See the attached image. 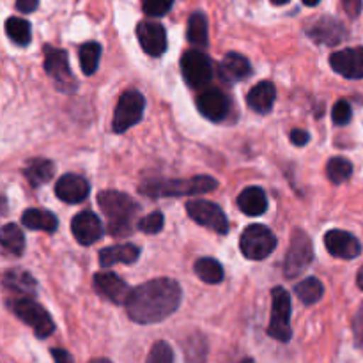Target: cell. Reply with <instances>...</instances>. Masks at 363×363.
Returning a JSON list of instances; mask_svg holds the SVG:
<instances>
[{
  "label": "cell",
  "mask_w": 363,
  "mask_h": 363,
  "mask_svg": "<svg viewBox=\"0 0 363 363\" xmlns=\"http://www.w3.org/2000/svg\"><path fill=\"white\" fill-rule=\"evenodd\" d=\"M183 291L172 279H155L142 284L128 296L126 307L131 321L138 325H156L179 308Z\"/></svg>",
  "instance_id": "1"
},
{
  "label": "cell",
  "mask_w": 363,
  "mask_h": 363,
  "mask_svg": "<svg viewBox=\"0 0 363 363\" xmlns=\"http://www.w3.org/2000/svg\"><path fill=\"white\" fill-rule=\"evenodd\" d=\"M98 204L108 218V233L117 238L130 236L131 230H133L131 220L140 209L137 201L131 199L130 195L123 194V191L105 190L98 195Z\"/></svg>",
  "instance_id": "2"
},
{
  "label": "cell",
  "mask_w": 363,
  "mask_h": 363,
  "mask_svg": "<svg viewBox=\"0 0 363 363\" xmlns=\"http://www.w3.org/2000/svg\"><path fill=\"white\" fill-rule=\"evenodd\" d=\"M218 183L211 176H195L191 179H151L145 181L140 191L151 199L199 195L216 190Z\"/></svg>",
  "instance_id": "3"
},
{
  "label": "cell",
  "mask_w": 363,
  "mask_h": 363,
  "mask_svg": "<svg viewBox=\"0 0 363 363\" xmlns=\"http://www.w3.org/2000/svg\"><path fill=\"white\" fill-rule=\"evenodd\" d=\"M7 305L13 311V314L18 319L30 326L34 330L38 339H48L53 332H55V325H53L52 318L48 312L34 300V296H18L9 298Z\"/></svg>",
  "instance_id": "4"
},
{
  "label": "cell",
  "mask_w": 363,
  "mask_h": 363,
  "mask_svg": "<svg viewBox=\"0 0 363 363\" xmlns=\"http://www.w3.org/2000/svg\"><path fill=\"white\" fill-rule=\"evenodd\" d=\"M277 247V238L266 225L261 223H252L243 230L240 238V248L243 255L252 261H262Z\"/></svg>",
  "instance_id": "5"
},
{
  "label": "cell",
  "mask_w": 363,
  "mask_h": 363,
  "mask_svg": "<svg viewBox=\"0 0 363 363\" xmlns=\"http://www.w3.org/2000/svg\"><path fill=\"white\" fill-rule=\"evenodd\" d=\"M272 319H269L266 333L272 339L279 340V342H289L291 337H293V330H291V296L282 287H275L272 291Z\"/></svg>",
  "instance_id": "6"
},
{
  "label": "cell",
  "mask_w": 363,
  "mask_h": 363,
  "mask_svg": "<svg viewBox=\"0 0 363 363\" xmlns=\"http://www.w3.org/2000/svg\"><path fill=\"white\" fill-rule=\"evenodd\" d=\"M314 261V247L307 233L296 229L291 238L289 250H287L286 261H284V273L287 279H296Z\"/></svg>",
  "instance_id": "7"
},
{
  "label": "cell",
  "mask_w": 363,
  "mask_h": 363,
  "mask_svg": "<svg viewBox=\"0 0 363 363\" xmlns=\"http://www.w3.org/2000/svg\"><path fill=\"white\" fill-rule=\"evenodd\" d=\"M145 99L138 91H126L117 103L116 113L112 119V130L116 133H124L126 130L138 124L144 117Z\"/></svg>",
  "instance_id": "8"
},
{
  "label": "cell",
  "mask_w": 363,
  "mask_h": 363,
  "mask_svg": "<svg viewBox=\"0 0 363 363\" xmlns=\"http://www.w3.org/2000/svg\"><path fill=\"white\" fill-rule=\"evenodd\" d=\"M186 211L188 216L194 222H197L199 225L206 227V229L213 230L216 234H222V236L229 233V220H227L225 213L215 202L194 199V201L186 202Z\"/></svg>",
  "instance_id": "9"
},
{
  "label": "cell",
  "mask_w": 363,
  "mask_h": 363,
  "mask_svg": "<svg viewBox=\"0 0 363 363\" xmlns=\"http://www.w3.org/2000/svg\"><path fill=\"white\" fill-rule=\"evenodd\" d=\"M45 71L60 92H73L77 80L67 64V53L55 46H45Z\"/></svg>",
  "instance_id": "10"
},
{
  "label": "cell",
  "mask_w": 363,
  "mask_h": 363,
  "mask_svg": "<svg viewBox=\"0 0 363 363\" xmlns=\"http://www.w3.org/2000/svg\"><path fill=\"white\" fill-rule=\"evenodd\" d=\"M181 73L190 87H206L213 78V62L206 53L190 50L181 59Z\"/></svg>",
  "instance_id": "11"
},
{
  "label": "cell",
  "mask_w": 363,
  "mask_h": 363,
  "mask_svg": "<svg viewBox=\"0 0 363 363\" xmlns=\"http://www.w3.org/2000/svg\"><path fill=\"white\" fill-rule=\"evenodd\" d=\"M333 71L340 77L350 78V80H360L363 78V48H346L332 53L330 57Z\"/></svg>",
  "instance_id": "12"
},
{
  "label": "cell",
  "mask_w": 363,
  "mask_h": 363,
  "mask_svg": "<svg viewBox=\"0 0 363 363\" xmlns=\"http://www.w3.org/2000/svg\"><path fill=\"white\" fill-rule=\"evenodd\" d=\"M197 108L201 110V113L206 119L218 123V121L225 119L227 113H229L230 99L218 87L206 89V91L199 94Z\"/></svg>",
  "instance_id": "13"
},
{
  "label": "cell",
  "mask_w": 363,
  "mask_h": 363,
  "mask_svg": "<svg viewBox=\"0 0 363 363\" xmlns=\"http://www.w3.org/2000/svg\"><path fill=\"white\" fill-rule=\"evenodd\" d=\"M137 38L142 50L151 57H162L167 50V32L156 21H140L137 25Z\"/></svg>",
  "instance_id": "14"
},
{
  "label": "cell",
  "mask_w": 363,
  "mask_h": 363,
  "mask_svg": "<svg viewBox=\"0 0 363 363\" xmlns=\"http://www.w3.org/2000/svg\"><path fill=\"white\" fill-rule=\"evenodd\" d=\"M307 34L319 45L335 46L347 38V28L332 16H323L308 27Z\"/></svg>",
  "instance_id": "15"
},
{
  "label": "cell",
  "mask_w": 363,
  "mask_h": 363,
  "mask_svg": "<svg viewBox=\"0 0 363 363\" xmlns=\"http://www.w3.org/2000/svg\"><path fill=\"white\" fill-rule=\"evenodd\" d=\"M325 245L333 257L339 259H357L362 252V245L357 238L346 230L333 229L325 234Z\"/></svg>",
  "instance_id": "16"
},
{
  "label": "cell",
  "mask_w": 363,
  "mask_h": 363,
  "mask_svg": "<svg viewBox=\"0 0 363 363\" xmlns=\"http://www.w3.org/2000/svg\"><path fill=\"white\" fill-rule=\"evenodd\" d=\"M94 289L101 294L103 298H106L108 301L117 305L126 303L128 296H130V287L126 286L123 279L119 275L112 272H103L96 273L94 275Z\"/></svg>",
  "instance_id": "17"
},
{
  "label": "cell",
  "mask_w": 363,
  "mask_h": 363,
  "mask_svg": "<svg viewBox=\"0 0 363 363\" xmlns=\"http://www.w3.org/2000/svg\"><path fill=\"white\" fill-rule=\"evenodd\" d=\"M71 230H73V236L77 238L78 243L84 245V247L96 243L103 234L101 222L92 211L78 213L71 222Z\"/></svg>",
  "instance_id": "18"
},
{
  "label": "cell",
  "mask_w": 363,
  "mask_h": 363,
  "mask_svg": "<svg viewBox=\"0 0 363 363\" xmlns=\"http://www.w3.org/2000/svg\"><path fill=\"white\" fill-rule=\"evenodd\" d=\"M91 186L78 174H66L55 184V195L67 204H80L87 199Z\"/></svg>",
  "instance_id": "19"
},
{
  "label": "cell",
  "mask_w": 363,
  "mask_h": 363,
  "mask_svg": "<svg viewBox=\"0 0 363 363\" xmlns=\"http://www.w3.org/2000/svg\"><path fill=\"white\" fill-rule=\"evenodd\" d=\"M250 73L252 66L250 62H248V59L236 52L227 53L218 66L220 78H222L223 82H227V84H236V82L247 78Z\"/></svg>",
  "instance_id": "20"
},
{
  "label": "cell",
  "mask_w": 363,
  "mask_h": 363,
  "mask_svg": "<svg viewBox=\"0 0 363 363\" xmlns=\"http://www.w3.org/2000/svg\"><path fill=\"white\" fill-rule=\"evenodd\" d=\"M2 284L7 293L11 294V298L34 296L35 291H38V284H35L34 277L30 273L23 272V269H9L4 275Z\"/></svg>",
  "instance_id": "21"
},
{
  "label": "cell",
  "mask_w": 363,
  "mask_h": 363,
  "mask_svg": "<svg viewBox=\"0 0 363 363\" xmlns=\"http://www.w3.org/2000/svg\"><path fill=\"white\" fill-rule=\"evenodd\" d=\"M140 257V250L135 245H113V247H106L99 252V264L103 268H108L113 264H133L137 259Z\"/></svg>",
  "instance_id": "22"
},
{
  "label": "cell",
  "mask_w": 363,
  "mask_h": 363,
  "mask_svg": "<svg viewBox=\"0 0 363 363\" xmlns=\"http://www.w3.org/2000/svg\"><path fill=\"white\" fill-rule=\"evenodd\" d=\"M277 89L272 82L262 80L259 82L255 87L250 89L247 96V103L254 112L257 113H268L273 108V103H275Z\"/></svg>",
  "instance_id": "23"
},
{
  "label": "cell",
  "mask_w": 363,
  "mask_h": 363,
  "mask_svg": "<svg viewBox=\"0 0 363 363\" xmlns=\"http://www.w3.org/2000/svg\"><path fill=\"white\" fill-rule=\"evenodd\" d=\"M238 206L248 216H259L268 209V197L259 186H248L238 197Z\"/></svg>",
  "instance_id": "24"
},
{
  "label": "cell",
  "mask_w": 363,
  "mask_h": 363,
  "mask_svg": "<svg viewBox=\"0 0 363 363\" xmlns=\"http://www.w3.org/2000/svg\"><path fill=\"white\" fill-rule=\"evenodd\" d=\"M21 223H23L27 229L32 230H43V233H55L57 227H59V220L53 213L46 211V209H38L32 208L21 215Z\"/></svg>",
  "instance_id": "25"
},
{
  "label": "cell",
  "mask_w": 363,
  "mask_h": 363,
  "mask_svg": "<svg viewBox=\"0 0 363 363\" xmlns=\"http://www.w3.org/2000/svg\"><path fill=\"white\" fill-rule=\"evenodd\" d=\"M53 172H55V167L46 158H32L23 167V176L32 186L46 184L53 177Z\"/></svg>",
  "instance_id": "26"
},
{
  "label": "cell",
  "mask_w": 363,
  "mask_h": 363,
  "mask_svg": "<svg viewBox=\"0 0 363 363\" xmlns=\"http://www.w3.org/2000/svg\"><path fill=\"white\" fill-rule=\"evenodd\" d=\"M0 247L13 255H21L25 250V236L16 223L0 227Z\"/></svg>",
  "instance_id": "27"
},
{
  "label": "cell",
  "mask_w": 363,
  "mask_h": 363,
  "mask_svg": "<svg viewBox=\"0 0 363 363\" xmlns=\"http://www.w3.org/2000/svg\"><path fill=\"white\" fill-rule=\"evenodd\" d=\"M186 35H188V41H190L194 46H197V48H204V46H208L209 34H208V18H206V14L202 13L191 14L190 20H188Z\"/></svg>",
  "instance_id": "28"
},
{
  "label": "cell",
  "mask_w": 363,
  "mask_h": 363,
  "mask_svg": "<svg viewBox=\"0 0 363 363\" xmlns=\"http://www.w3.org/2000/svg\"><path fill=\"white\" fill-rule=\"evenodd\" d=\"M6 34L14 45L27 46L32 41V27L27 20L18 16L7 18L6 21Z\"/></svg>",
  "instance_id": "29"
},
{
  "label": "cell",
  "mask_w": 363,
  "mask_h": 363,
  "mask_svg": "<svg viewBox=\"0 0 363 363\" xmlns=\"http://www.w3.org/2000/svg\"><path fill=\"white\" fill-rule=\"evenodd\" d=\"M195 273H197L199 279L206 284H220L225 277L223 273L222 264H220L216 259L211 257H202L195 262Z\"/></svg>",
  "instance_id": "30"
},
{
  "label": "cell",
  "mask_w": 363,
  "mask_h": 363,
  "mask_svg": "<svg viewBox=\"0 0 363 363\" xmlns=\"http://www.w3.org/2000/svg\"><path fill=\"white\" fill-rule=\"evenodd\" d=\"M294 293H296V296L300 298L303 305H314L323 298L325 287H323V284L315 277H311V279H305L300 284H296Z\"/></svg>",
  "instance_id": "31"
},
{
  "label": "cell",
  "mask_w": 363,
  "mask_h": 363,
  "mask_svg": "<svg viewBox=\"0 0 363 363\" xmlns=\"http://www.w3.org/2000/svg\"><path fill=\"white\" fill-rule=\"evenodd\" d=\"M80 67L84 74H94L99 66V59H101V46L98 43H85L80 48Z\"/></svg>",
  "instance_id": "32"
},
{
  "label": "cell",
  "mask_w": 363,
  "mask_h": 363,
  "mask_svg": "<svg viewBox=\"0 0 363 363\" xmlns=\"http://www.w3.org/2000/svg\"><path fill=\"white\" fill-rule=\"evenodd\" d=\"M326 176L333 184H342L344 181L353 176V165H351L350 160L337 156V158L330 160L328 165H326Z\"/></svg>",
  "instance_id": "33"
},
{
  "label": "cell",
  "mask_w": 363,
  "mask_h": 363,
  "mask_svg": "<svg viewBox=\"0 0 363 363\" xmlns=\"http://www.w3.org/2000/svg\"><path fill=\"white\" fill-rule=\"evenodd\" d=\"M184 353H186V363H204L208 354V344L202 335H191L184 344Z\"/></svg>",
  "instance_id": "34"
},
{
  "label": "cell",
  "mask_w": 363,
  "mask_h": 363,
  "mask_svg": "<svg viewBox=\"0 0 363 363\" xmlns=\"http://www.w3.org/2000/svg\"><path fill=\"white\" fill-rule=\"evenodd\" d=\"M145 363H174V351L165 340H158L152 344Z\"/></svg>",
  "instance_id": "35"
},
{
  "label": "cell",
  "mask_w": 363,
  "mask_h": 363,
  "mask_svg": "<svg viewBox=\"0 0 363 363\" xmlns=\"http://www.w3.org/2000/svg\"><path fill=\"white\" fill-rule=\"evenodd\" d=\"M163 223H165L163 213L152 211L149 213L147 216H144V218H140V222H138V229L145 234H158L160 230L163 229Z\"/></svg>",
  "instance_id": "36"
},
{
  "label": "cell",
  "mask_w": 363,
  "mask_h": 363,
  "mask_svg": "<svg viewBox=\"0 0 363 363\" xmlns=\"http://www.w3.org/2000/svg\"><path fill=\"white\" fill-rule=\"evenodd\" d=\"M174 0H144L142 7H144V13L147 16L160 18L165 16L170 9H172Z\"/></svg>",
  "instance_id": "37"
},
{
  "label": "cell",
  "mask_w": 363,
  "mask_h": 363,
  "mask_svg": "<svg viewBox=\"0 0 363 363\" xmlns=\"http://www.w3.org/2000/svg\"><path fill=\"white\" fill-rule=\"evenodd\" d=\"M351 117H353V110H351V105L346 99H340V101H337L335 105H333L332 119L337 126H346L351 121Z\"/></svg>",
  "instance_id": "38"
},
{
  "label": "cell",
  "mask_w": 363,
  "mask_h": 363,
  "mask_svg": "<svg viewBox=\"0 0 363 363\" xmlns=\"http://www.w3.org/2000/svg\"><path fill=\"white\" fill-rule=\"evenodd\" d=\"M353 333H354V340H357V346L363 350V303L358 308L357 315L353 319Z\"/></svg>",
  "instance_id": "39"
},
{
  "label": "cell",
  "mask_w": 363,
  "mask_h": 363,
  "mask_svg": "<svg viewBox=\"0 0 363 363\" xmlns=\"http://www.w3.org/2000/svg\"><path fill=\"white\" fill-rule=\"evenodd\" d=\"M342 6H344V11L347 13V16L358 18L362 13L363 0H342Z\"/></svg>",
  "instance_id": "40"
},
{
  "label": "cell",
  "mask_w": 363,
  "mask_h": 363,
  "mask_svg": "<svg viewBox=\"0 0 363 363\" xmlns=\"http://www.w3.org/2000/svg\"><path fill=\"white\" fill-rule=\"evenodd\" d=\"M308 140H311V135H308V131L300 130V128H296V130L291 131V142H293L294 145H298V147H303V145H307Z\"/></svg>",
  "instance_id": "41"
},
{
  "label": "cell",
  "mask_w": 363,
  "mask_h": 363,
  "mask_svg": "<svg viewBox=\"0 0 363 363\" xmlns=\"http://www.w3.org/2000/svg\"><path fill=\"white\" fill-rule=\"evenodd\" d=\"M39 6V0H16V9L20 13H34Z\"/></svg>",
  "instance_id": "42"
},
{
  "label": "cell",
  "mask_w": 363,
  "mask_h": 363,
  "mask_svg": "<svg viewBox=\"0 0 363 363\" xmlns=\"http://www.w3.org/2000/svg\"><path fill=\"white\" fill-rule=\"evenodd\" d=\"M52 357H53V362H55V363H74L73 357H71V354L67 353L66 350H60V347H55V350H52Z\"/></svg>",
  "instance_id": "43"
},
{
  "label": "cell",
  "mask_w": 363,
  "mask_h": 363,
  "mask_svg": "<svg viewBox=\"0 0 363 363\" xmlns=\"http://www.w3.org/2000/svg\"><path fill=\"white\" fill-rule=\"evenodd\" d=\"M357 282H358V287L363 291V266L360 268V272H358V277H357Z\"/></svg>",
  "instance_id": "44"
},
{
  "label": "cell",
  "mask_w": 363,
  "mask_h": 363,
  "mask_svg": "<svg viewBox=\"0 0 363 363\" xmlns=\"http://www.w3.org/2000/svg\"><path fill=\"white\" fill-rule=\"evenodd\" d=\"M319 2H321V0H303V4H305V6H308V7H314V6H318Z\"/></svg>",
  "instance_id": "45"
},
{
  "label": "cell",
  "mask_w": 363,
  "mask_h": 363,
  "mask_svg": "<svg viewBox=\"0 0 363 363\" xmlns=\"http://www.w3.org/2000/svg\"><path fill=\"white\" fill-rule=\"evenodd\" d=\"M89 363H112V362L106 360V358H96V360H91Z\"/></svg>",
  "instance_id": "46"
},
{
  "label": "cell",
  "mask_w": 363,
  "mask_h": 363,
  "mask_svg": "<svg viewBox=\"0 0 363 363\" xmlns=\"http://www.w3.org/2000/svg\"><path fill=\"white\" fill-rule=\"evenodd\" d=\"M272 2L275 4V6H284V4H287L289 0H272Z\"/></svg>",
  "instance_id": "47"
},
{
  "label": "cell",
  "mask_w": 363,
  "mask_h": 363,
  "mask_svg": "<svg viewBox=\"0 0 363 363\" xmlns=\"http://www.w3.org/2000/svg\"><path fill=\"white\" fill-rule=\"evenodd\" d=\"M240 363H255V360H254V358H250V357H245L243 360H240Z\"/></svg>",
  "instance_id": "48"
}]
</instances>
